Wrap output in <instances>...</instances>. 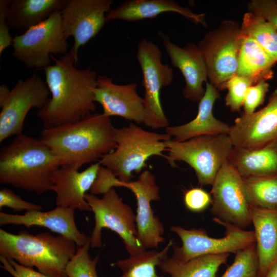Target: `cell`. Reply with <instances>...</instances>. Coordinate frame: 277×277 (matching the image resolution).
I'll return each mask as SVG.
<instances>
[{"mask_svg":"<svg viewBox=\"0 0 277 277\" xmlns=\"http://www.w3.org/2000/svg\"><path fill=\"white\" fill-rule=\"evenodd\" d=\"M274 1H275V4H276V5L277 6V0H275Z\"/></svg>","mask_w":277,"mask_h":277,"instance_id":"obj_43","label":"cell"},{"mask_svg":"<svg viewBox=\"0 0 277 277\" xmlns=\"http://www.w3.org/2000/svg\"><path fill=\"white\" fill-rule=\"evenodd\" d=\"M50 94L46 82L35 73L24 80H18L0 106V143L12 135L22 134L29 110L43 108Z\"/></svg>","mask_w":277,"mask_h":277,"instance_id":"obj_12","label":"cell"},{"mask_svg":"<svg viewBox=\"0 0 277 277\" xmlns=\"http://www.w3.org/2000/svg\"><path fill=\"white\" fill-rule=\"evenodd\" d=\"M113 133L116 147L99 162L123 182L131 181L133 172L139 173L147 167L150 157L164 156L166 142L172 139L167 133L147 131L132 123L122 128L114 127Z\"/></svg>","mask_w":277,"mask_h":277,"instance_id":"obj_5","label":"cell"},{"mask_svg":"<svg viewBox=\"0 0 277 277\" xmlns=\"http://www.w3.org/2000/svg\"><path fill=\"white\" fill-rule=\"evenodd\" d=\"M166 12L178 13L195 24L207 27L206 14L194 13L173 0L126 1L107 13L106 22L115 19L136 22L153 18Z\"/></svg>","mask_w":277,"mask_h":277,"instance_id":"obj_22","label":"cell"},{"mask_svg":"<svg viewBox=\"0 0 277 277\" xmlns=\"http://www.w3.org/2000/svg\"><path fill=\"white\" fill-rule=\"evenodd\" d=\"M243 33L253 38L277 62V31L259 14L246 12L241 25Z\"/></svg>","mask_w":277,"mask_h":277,"instance_id":"obj_30","label":"cell"},{"mask_svg":"<svg viewBox=\"0 0 277 277\" xmlns=\"http://www.w3.org/2000/svg\"><path fill=\"white\" fill-rule=\"evenodd\" d=\"M227 161L242 177L277 174V140L254 150L233 147Z\"/></svg>","mask_w":277,"mask_h":277,"instance_id":"obj_24","label":"cell"},{"mask_svg":"<svg viewBox=\"0 0 277 277\" xmlns=\"http://www.w3.org/2000/svg\"><path fill=\"white\" fill-rule=\"evenodd\" d=\"M269 88V83L266 81L260 82L248 88L243 104L244 113L255 112L256 108L263 103Z\"/></svg>","mask_w":277,"mask_h":277,"instance_id":"obj_34","label":"cell"},{"mask_svg":"<svg viewBox=\"0 0 277 277\" xmlns=\"http://www.w3.org/2000/svg\"><path fill=\"white\" fill-rule=\"evenodd\" d=\"M1 267L13 277H53L36 271L32 267L21 265L14 260L0 256Z\"/></svg>","mask_w":277,"mask_h":277,"instance_id":"obj_39","label":"cell"},{"mask_svg":"<svg viewBox=\"0 0 277 277\" xmlns=\"http://www.w3.org/2000/svg\"><path fill=\"white\" fill-rule=\"evenodd\" d=\"M213 221L225 227V236L211 238L201 228L187 229L172 226L170 230L179 236L182 244L181 247L173 245L172 257L184 262L206 254H235L255 243L254 231H246L215 217Z\"/></svg>","mask_w":277,"mask_h":277,"instance_id":"obj_11","label":"cell"},{"mask_svg":"<svg viewBox=\"0 0 277 277\" xmlns=\"http://www.w3.org/2000/svg\"><path fill=\"white\" fill-rule=\"evenodd\" d=\"M259 261L258 277H264L277 260V210L249 206Z\"/></svg>","mask_w":277,"mask_h":277,"instance_id":"obj_23","label":"cell"},{"mask_svg":"<svg viewBox=\"0 0 277 277\" xmlns=\"http://www.w3.org/2000/svg\"><path fill=\"white\" fill-rule=\"evenodd\" d=\"M113 3L111 0H67L61 11L62 23L66 37H73L70 52L76 64L80 48L94 37L104 27Z\"/></svg>","mask_w":277,"mask_h":277,"instance_id":"obj_14","label":"cell"},{"mask_svg":"<svg viewBox=\"0 0 277 277\" xmlns=\"http://www.w3.org/2000/svg\"><path fill=\"white\" fill-rule=\"evenodd\" d=\"M229 253L206 254L187 261L167 257L159 267L169 277H216L219 267L226 263Z\"/></svg>","mask_w":277,"mask_h":277,"instance_id":"obj_27","label":"cell"},{"mask_svg":"<svg viewBox=\"0 0 277 277\" xmlns=\"http://www.w3.org/2000/svg\"><path fill=\"white\" fill-rule=\"evenodd\" d=\"M11 0L0 1V55L4 50L12 46L13 37L10 33V29L7 22V17Z\"/></svg>","mask_w":277,"mask_h":277,"instance_id":"obj_40","label":"cell"},{"mask_svg":"<svg viewBox=\"0 0 277 277\" xmlns=\"http://www.w3.org/2000/svg\"><path fill=\"white\" fill-rule=\"evenodd\" d=\"M264 277H277V260L270 266Z\"/></svg>","mask_w":277,"mask_h":277,"instance_id":"obj_42","label":"cell"},{"mask_svg":"<svg viewBox=\"0 0 277 277\" xmlns=\"http://www.w3.org/2000/svg\"><path fill=\"white\" fill-rule=\"evenodd\" d=\"M143 74L144 88V124L152 129L167 128L169 121L165 114L160 98L161 90L171 84L173 79L172 68L162 62V52L153 42L142 38L136 55Z\"/></svg>","mask_w":277,"mask_h":277,"instance_id":"obj_10","label":"cell"},{"mask_svg":"<svg viewBox=\"0 0 277 277\" xmlns=\"http://www.w3.org/2000/svg\"><path fill=\"white\" fill-rule=\"evenodd\" d=\"M243 33L235 21L223 20L197 44L205 60L209 83L219 91L237 74Z\"/></svg>","mask_w":277,"mask_h":277,"instance_id":"obj_8","label":"cell"},{"mask_svg":"<svg viewBox=\"0 0 277 277\" xmlns=\"http://www.w3.org/2000/svg\"><path fill=\"white\" fill-rule=\"evenodd\" d=\"M253 85L248 78L237 74L230 78L225 86L228 90L225 98V105L232 111H239L243 107L248 88Z\"/></svg>","mask_w":277,"mask_h":277,"instance_id":"obj_33","label":"cell"},{"mask_svg":"<svg viewBox=\"0 0 277 277\" xmlns=\"http://www.w3.org/2000/svg\"><path fill=\"white\" fill-rule=\"evenodd\" d=\"M85 199L94 215V227L90 237L92 248L102 246V232L105 228L120 236L130 255L146 250L137 237L136 214L120 197L114 188L104 193L101 198L87 193Z\"/></svg>","mask_w":277,"mask_h":277,"instance_id":"obj_7","label":"cell"},{"mask_svg":"<svg viewBox=\"0 0 277 277\" xmlns=\"http://www.w3.org/2000/svg\"><path fill=\"white\" fill-rule=\"evenodd\" d=\"M94 101L102 106L106 116H118L137 124L145 120L143 98L137 92V85H118L105 75H98L92 89Z\"/></svg>","mask_w":277,"mask_h":277,"instance_id":"obj_17","label":"cell"},{"mask_svg":"<svg viewBox=\"0 0 277 277\" xmlns=\"http://www.w3.org/2000/svg\"><path fill=\"white\" fill-rule=\"evenodd\" d=\"M249 206L277 210V174L242 177Z\"/></svg>","mask_w":277,"mask_h":277,"instance_id":"obj_29","label":"cell"},{"mask_svg":"<svg viewBox=\"0 0 277 277\" xmlns=\"http://www.w3.org/2000/svg\"><path fill=\"white\" fill-rule=\"evenodd\" d=\"M173 245V240H170L161 251L146 250L125 259L117 260L112 265L122 271V275L118 277H163L157 274L156 267L168 257V253Z\"/></svg>","mask_w":277,"mask_h":277,"instance_id":"obj_28","label":"cell"},{"mask_svg":"<svg viewBox=\"0 0 277 277\" xmlns=\"http://www.w3.org/2000/svg\"><path fill=\"white\" fill-rule=\"evenodd\" d=\"M7 207L14 211L41 210L42 207L23 200L13 190L7 188L0 190V208Z\"/></svg>","mask_w":277,"mask_h":277,"instance_id":"obj_35","label":"cell"},{"mask_svg":"<svg viewBox=\"0 0 277 277\" xmlns=\"http://www.w3.org/2000/svg\"><path fill=\"white\" fill-rule=\"evenodd\" d=\"M59 161L38 138L24 134L0 150V183L37 194L51 190Z\"/></svg>","mask_w":277,"mask_h":277,"instance_id":"obj_3","label":"cell"},{"mask_svg":"<svg viewBox=\"0 0 277 277\" xmlns=\"http://www.w3.org/2000/svg\"><path fill=\"white\" fill-rule=\"evenodd\" d=\"M228 135L233 147L249 150L277 140V87L263 108L237 117Z\"/></svg>","mask_w":277,"mask_h":277,"instance_id":"obj_15","label":"cell"},{"mask_svg":"<svg viewBox=\"0 0 277 277\" xmlns=\"http://www.w3.org/2000/svg\"><path fill=\"white\" fill-rule=\"evenodd\" d=\"M78 247L61 235L45 232L17 234L0 229V256L53 277H67L66 267Z\"/></svg>","mask_w":277,"mask_h":277,"instance_id":"obj_4","label":"cell"},{"mask_svg":"<svg viewBox=\"0 0 277 277\" xmlns=\"http://www.w3.org/2000/svg\"><path fill=\"white\" fill-rule=\"evenodd\" d=\"M67 40L61 12H56L13 37V55L27 68L44 69L51 65L52 54L68 52Z\"/></svg>","mask_w":277,"mask_h":277,"instance_id":"obj_9","label":"cell"},{"mask_svg":"<svg viewBox=\"0 0 277 277\" xmlns=\"http://www.w3.org/2000/svg\"><path fill=\"white\" fill-rule=\"evenodd\" d=\"M159 35L172 65L180 70L184 78L183 96L199 103L205 92L203 84L208 80L206 65L199 47L192 42L181 47L172 43L164 33L159 32Z\"/></svg>","mask_w":277,"mask_h":277,"instance_id":"obj_18","label":"cell"},{"mask_svg":"<svg viewBox=\"0 0 277 277\" xmlns=\"http://www.w3.org/2000/svg\"><path fill=\"white\" fill-rule=\"evenodd\" d=\"M67 0H12L9 6L7 22L10 28L22 33L61 11Z\"/></svg>","mask_w":277,"mask_h":277,"instance_id":"obj_25","label":"cell"},{"mask_svg":"<svg viewBox=\"0 0 277 277\" xmlns=\"http://www.w3.org/2000/svg\"><path fill=\"white\" fill-rule=\"evenodd\" d=\"M123 187L130 189L136 200V224L137 237L146 249H156L164 242V226L155 216L151 202L160 199V188L155 176L148 170H144L137 180L123 182Z\"/></svg>","mask_w":277,"mask_h":277,"instance_id":"obj_16","label":"cell"},{"mask_svg":"<svg viewBox=\"0 0 277 277\" xmlns=\"http://www.w3.org/2000/svg\"><path fill=\"white\" fill-rule=\"evenodd\" d=\"M90 247V239L84 245L77 248L66 266L67 277H98L96 266L99 255L92 259L89 253Z\"/></svg>","mask_w":277,"mask_h":277,"instance_id":"obj_32","label":"cell"},{"mask_svg":"<svg viewBox=\"0 0 277 277\" xmlns=\"http://www.w3.org/2000/svg\"><path fill=\"white\" fill-rule=\"evenodd\" d=\"M122 182L108 169L101 165L97 176L91 188L93 194H104L114 187H122Z\"/></svg>","mask_w":277,"mask_h":277,"instance_id":"obj_37","label":"cell"},{"mask_svg":"<svg viewBox=\"0 0 277 277\" xmlns=\"http://www.w3.org/2000/svg\"><path fill=\"white\" fill-rule=\"evenodd\" d=\"M75 210L71 208L56 206L53 209L26 211L23 214L0 212V225H24L46 227L52 231L73 241L78 247L84 245L89 240L85 233L76 226L74 219Z\"/></svg>","mask_w":277,"mask_h":277,"instance_id":"obj_20","label":"cell"},{"mask_svg":"<svg viewBox=\"0 0 277 277\" xmlns=\"http://www.w3.org/2000/svg\"><path fill=\"white\" fill-rule=\"evenodd\" d=\"M220 97L219 91L207 82L195 118L185 124L168 126L166 133L179 142L202 135H228L230 126L216 118L213 113L214 103Z\"/></svg>","mask_w":277,"mask_h":277,"instance_id":"obj_21","label":"cell"},{"mask_svg":"<svg viewBox=\"0 0 277 277\" xmlns=\"http://www.w3.org/2000/svg\"><path fill=\"white\" fill-rule=\"evenodd\" d=\"M249 11L256 13L270 23L277 31V6L274 0H252L248 4Z\"/></svg>","mask_w":277,"mask_h":277,"instance_id":"obj_38","label":"cell"},{"mask_svg":"<svg viewBox=\"0 0 277 277\" xmlns=\"http://www.w3.org/2000/svg\"><path fill=\"white\" fill-rule=\"evenodd\" d=\"M165 157L172 167L183 161L195 171L199 184L212 185L233 147L227 134L202 135L183 142H166Z\"/></svg>","mask_w":277,"mask_h":277,"instance_id":"obj_6","label":"cell"},{"mask_svg":"<svg viewBox=\"0 0 277 277\" xmlns=\"http://www.w3.org/2000/svg\"><path fill=\"white\" fill-rule=\"evenodd\" d=\"M113 129L110 117L95 113L77 122L44 128L38 139L53 152L61 166L79 170L115 149Z\"/></svg>","mask_w":277,"mask_h":277,"instance_id":"obj_2","label":"cell"},{"mask_svg":"<svg viewBox=\"0 0 277 277\" xmlns=\"http://www.w3.org/2000/svg\"><path fill=\"white\" fill-rule=\"evenodd\" d=\"M101 165L98 162L82 171L67 165L57 169L51 177V188L56 194V206L91 211L85 195L90 190Z\"/></svg>","mask_w":277,"mask_h":277,"instance_id":"obj_19","label":"cell"},{"mask_svg":"<svg viewBox=\"0 0 277 277\" xmlns=\"http://www.w3.org/2000/svg\"><path fill=\"white\" fill-rule=\"evenodd\" d=\"M186 208L191 211L200 212L206 209L212 203L209 193L201 188H193L187 190L184 196Z\"/></svg>","mask_w":277,"mask_h":277,"instance_id":"obj_36","label":"cell"},{"mask_svg":"<svg viewBox=\"0 0 277 277\" xmlns=\"http://www.w3.org/2000/svg\"><path fill=\"white\" fill-rule=\"evenodd\" d=\"M11 90L5 85L2 84L0 86V106L6 101L8 98Z\"/></svg>","mask_w":277,"mask_h":277,"instance_id":"obj_41","label":"cell"},{"mask_svg":"<svg viewBox=\"0 0 277 277\" xmlns=\"http://www.w3.org/2000/svg\"><path fill=\"white\" fill-rule=\"evenodd\" d=\"M44 69L51 97L37 112L44 129L77 122L96 110L93 88L98 77L89 66L77 69L69 51Z\"/></svg>","mask_w":277,"mask_h":277,"instance_id":"obj_1","label":"cell"},{"mask_svg":"<svg viewBox=\"0 0 277 277\" xmlns=\"http://www.w3.org/2000/svg\"><path fill=\"white\" fill-rule=\"evenodd\" d=\"M210 211L217 219L244 229L251 223L242 177L227 161L212 185Z\"/></svg>","mask_w":277,"mask_h":277,"instance_id":"obj_13","label":"cell"},{"mask_svg":"<svg viewBox=\"0 0 277 277\" xmlns=\"http://www.w3.org/2000/svg\"><path fill=\"white\" fill-rule=\"evenodd\" d=\"M277 62L251 36L243 33L237 75L255 84L273 78Z\"/></svg>","mask_w":277,"mask_h":277,"instance_id":"obj_26","label":"cell"},{"mask_svg":"<svg viewBox=\"0 0 277 277\" xmlns=\"http://www.w3.org/2000/svg\"><path fill=\"white\" fill-rule=\"evenodd\" d=\"M256 244L235 253L233 263L221 277H258Z\"/></svg>","mask_w":277,"mask_h":277,"instance_id":"obj_31","label":"cell"}]
</instances>
